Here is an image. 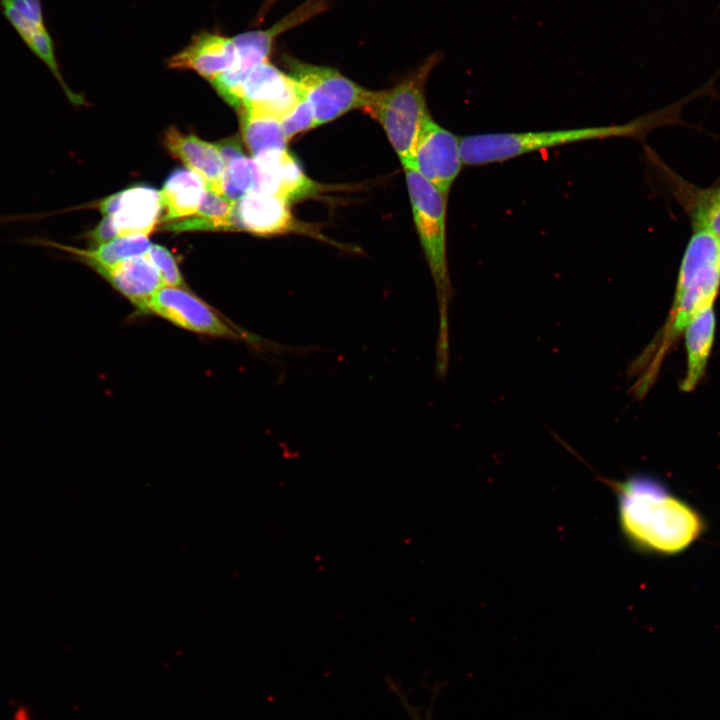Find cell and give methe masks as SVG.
<instances>
[{"label":"cell","instance_id":"1","mask_svg":"<svg viewBox=\"0 0 720 720\" xmlns=\"http://www.w3.org/2000/svg\"><path fill=\"white\" fill-rule=\"evenodd\" d=\"M607 483L615 491L619 527L635 548L671 555L688 548L703 533L700 514L660 480L635 474Z\"/></svg>","mask_w":720,"mask_h":720},{"label":"cell","instance_id":"2","mask_svg":"<svg viewBox=\"0 0 720 720\" xmlns=\"http://www.w3.org/2000/svg\"><path fill=\"white\" fill-rule=\"evenodd\" d=\"M719 288L720 237L707 230H694L681 261L672 310L662 335L640 357L641 363L650 359L651 364L637 384L639 395L652 384L673 341L695 316L713 305Z\"/></svg>","mask_w":720,"mask_h":720},{"label":"cell","instance_id":"3","mask_svg":"<svg viewBox=\"0 0 720 720\" xmlns=\"http://www.w3.org/2000/svg\"><path fill=\"white\" fill-rule=\"evenodd\" d=\"M673 108L646 114L623 124L543 131L495 132L459 138L463 164L485 165L528 153L589 140L641 138L673 120Z\"/></svg>","mask_w":720,"mask_h":720},{"label":"cell","instance_id":"4","mask_svg":"<svg viewBox=\"0 0 720 720\" xmlns=\"http://www.w3.org/2000/svg\"><path fill=\"white\" fill-rule=\"evenodd\" d=\"M417 233L428 262L440 305L437 364H448V304L452 296L446 254L447 195L414 167H404Z\"/></svg>","mask_w":720,"mask_h":720},{"label":"cell","instance_id":"5","mask_svg":"<svg viewBox=\"0 0 720 720\" xmlns=\"http://www.w3.org/2000/svg\"><path fill=\"white\" fill-rule=\"evenodd\" d=\"M438 58L431 56L415 73L391 89L370 90L362 108L381 124L403 167L411 165L421 128L431 117L424 87Z\"/></svg>","mask_w":720,"mask_h":720},{"label":"cell","instance_id":"6","mask_svg":"<svg viewBox=\"0 0 720 720\" xmlns=\"http://www.w3.org/2000/svg\"><path fill=\"white\" fill-rule=\"evenodd\" d=\"M289 68V75L298 83L302 97L312 108L317 126L352 109L364 107L370 90L360 87L340 72L297 60H291Z\"/></svg>","mask_w":720,"mask_h":720},{"label":"cell","instance_id":"7","mask_svg":"<svg viewBox=\"0 0 720 720\" xmlns=\"http://www.w3.org/2000/svg\"><path fill=\"white\" fill-rule=\"evenodd\" d=\"M143 313L159 316L172 324L213 337L239 338L236 328L207 303L179 286L161 287L147 302Z\"/></svg>","mask_w":720,"mask_h":720},{"label":"cell","instance_id":"8","mask_svg":"<svg viewBox=\"0 0 720 720\" xmlns=\"http://www.w3.org/2000/svg\"><path fill=\"white\" fill-rule=\"evenodd\" d=\"M462 164L459 138L431 117L427 119L419 133L409 166L447 195Z\"/></svg>","mask_w":720,"mask_h":720},{"label":"cell","instance_id":"9","mask_svg":"<svg viewBox=\"0 0 720 720\" xmlns=\"http://www.w3.org/2000/svg\"><path fill=\"white\" fill-rule=\"evenodd\" d=\"M301 99L295 79L266 61L253 68L244 80L240 110L281 121Z\"/></svg>","mask_w":720,"mask_h":720},{"label":"cell","instance_id":"10","mask_svg":"<svg viewBox=\"0 0 720 720\" xmlns=\"http://www.w3.org/2000/svg\"><path fill=\"white\" fill-rule=\"evenodd\" d=\"M325 9H327L325 0H308L268 29L244 32L234 36L233 41L238 51V64L225 73L226 80L235 86L242 85L253 68L268 61L277 36L318 15Z\"/></svg>","mask_w":720,"mask_h":720},{"label":"cell","instance_id":"11","mask_svg":"<svg viewBox=\"0 0 720 720\" xmlns=\"http://www.w3.org/2000/svg\"><path fill=\"white\" fill-rule=\"evenodd\" d=\"M99 209L112 218L118 236H148L159 221L162 202L157 190L139 185L110 195Z\"/></svg>","mask_w":720,"mask_h":720},{"label":"cell","instance_id":"12","mask_svg":"<svg viewBox=\"0 0 720 720\" xmlns=\"http://www.w3.org/2000/svg\"><path fill=\"white\" fill-rule=\"evenodd\" d=\"M233 226L234 230H246L260 236L305 232L303 225L293 217L288 201L263 192H250L235 202Z\"/></svg>","mask_w":720,"mask_h":720},{"label":"cell","instance_id":"13","mask_svg":"<svg viewBox=\"0 0 720 720\" xmlns=\"http://www.w3.org/2000/svg\"><path fill=\"white\" fill-rule=\"evenodd\" d=\"M168 67L193 70L211 82L238 64V51L233 37L200 32L180 52L168 60Z\"/></svg>","mask_w":720,"mask_h":720},{"label":"cell","instance_id":"14","mask_svg":"<svg viewBox=\"0 0 720 720\" xmlns=\"http://www.w3.org/2000/svg\"><path fill=\"white\" fill-rule=\"evenodd\" d=\"M254 160L257 165L254 192L276 195L289 202L310 196L318 189L287 150L269 152Z\"/></svg>","mask_w":720,"mask_h":720},{"label":"cell","instance_id":"15","mask_svg":"<svg viewBox=\"0 0 720 720\" xmlns=\"http://www.w3.org/2000/svg\"><path fill=\"white\" fill-rule=\"evenodd\" d=\"M164 144L169 153L181 160L206 183L207 190L222 195L225 163L216 145L192 134H183L170 127L165 131Z\"/></svg>","mask_w":720,"mask_h":720},{"label":"cell","instance_id":"16","mask_svg":"<svg viewBox=\"0 0 720 720\" xmlns=\"http://www.w3.org/2000/svg\"><path fill=\"white\" fill-rule=\"evenodd\" d=\"M653 160L675 199L687 212L694 230H707L720 237V185L697 187L671 171L660 159Z\"/></svg>","mask_w":720,"mask_h":720},{"label":"cell","instance_id":"17","mask_svg":"<svg viewBox=\"0 0 720 720\" xmlns=\"http://www.w3.org/2000/svg\"><path fill=\"white\" fill-rule=\"evenodd\" d=\"M96 272L141 313L149 299L165 286L158 270L145 255L98 269Z\"/></svg>","mask_w":720,"mask_h":720},{"label":"cell","instance_id":"18","mask_svg":"<svg viewBox=\"0 0 720 720\" xmlns=\"http://www.w3.org/2000/svg\"><path fill=\"white\" fill-rule=\"evenodd\" d=\"M25 242L64 252L95 271L145 255L151 246L148 237L143 235L120 236L92 249H80L41 237L25 239Z\"/></svg>","mask_w":720,"mask_h":720},{"label":"cell","instance_id":"19","mask_svg":"<svg viewBox=\"0 0 720 720\" xmlns=\"http://www.w3.org/2000/svg\"><path fill=\"white\" fill-rule=\"evenodd\" d=\"M206 190L205 181L194 171H173L160 192L162 208L165 210L162 223L196 214Z\"/></svg>","mask_w":720,"mask_h":720},{"label":"cell","instance_id":"20","mask_svg":"<svg viewBox=\"0 0 720 720\" xmlns=\"http://www.w3.org/2000/svg\"><path fill=\"white\" fill-rule=\"evenodd\" d=\"M715 314L710 306L695 316L685 328L687 372L681 382L683 391H691L704 375L715 334Z\"/></svg>","mask_w":720,"mask_h":720},{"label":"cell","instance_id":"21","mask_svg":"<svg viewBox=\"0 0 720 720\" xmlns=\"http://www.w3.org/2000/svg\"><path fill=\"white\" fill-rule=\"evenodd\" d=\"M242 137L254 158L286 150L287 138L281 122L273 117L240 110Z\"/></svg>","mask_w":720,"mask_h":720},{"label":"cell","instance_id":"22","mask_svg":"<svg viewBox=\"0 0 720 720\" xmlns=\"http://www.w3.org/2000/svg\"><path fill=\"white\" fill-rule=\"evenodd\" d=\"M257 165L254 159L240 157L225 167L222 181V195L231 202L256 191Z\"/></svg>","mask_w":720,"mask_h":720},{"label":"cell","instance_id":"23","mask_svg":"<svg viewBox=\"0 0 720 720\" xmlns=\"http://www.w3.org/2000/svg\"><path fill=\"white\" fill-rule=\"evenodd\" d=\"M145 256L158 270L164 285L179 287L184 285L178 264L174 256L165 247L152 244Z\"/></svg>","mask_w":720,"mask_h":720},{"label":"cell","instance_id":"24","mask_svg":"<svg viewBox=\"0 0 720 720\" xmlns=\"http://www.w3.org/2000/svg\"><path fill=\"white\" fill-rule=\"evenodd\" d=\"M280 122L287 140L317 126L312 108L303 97Z\"/></svg>","mask_w":720,"mask_h":720},{"label":"cell","instance_id":"25","mask_svg":"<svg viewBox=\"0 0 720 720\" xmlns=\"http://www.w3.org/2000/svg\"><path fill=\"white\" fill-rule=\"evenodd\" d=\"M34 28L44 27L40 0H6Z\"/></svg>","mask_w":720,"mask_h":720},{"label":"cell","instance_id":"26","mask_svg":"<svg viewBox=\"0 0 720 720\" xmlns=\"http://www.w3.org/2000/svg\"><path fill=\"white\" fill-rule=\"evenodd\" d=\"M85 236L90 245L96 247L115 239L118 233L112 218L106 216L93 230L86 233Z\"/></svg>","mask_w":720,"mask_h":720},{"label":"cell","instance_id":"27","mask_svg":"<svg viewBox=\"0 0 720 720\" xmlns=\"http://www.w3.org/2000/svg\"><path fill=\"white\" fill-rule=\"evenodd\" d=\"M215 145L222 156L225 167L234 160L244 156L239 139L236 137L224 139Z\"/></svg>","mask_w":720,"mask_h":720}]
</instances>
